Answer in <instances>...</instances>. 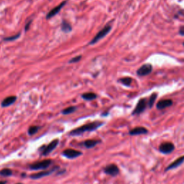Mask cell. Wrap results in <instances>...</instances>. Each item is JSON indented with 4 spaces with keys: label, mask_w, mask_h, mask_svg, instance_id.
Here are the masks:
<instances>
[{
    "label": "cell",
    "mask_w": 184,
    "mask_h": 184,
    "mask_svg": "<svg viewBox=\"0 0 184 184\" xmlns=\"http://www.w3.org/2000/svg\"><path fill=\"white\" fill-rule=\"evenodd\" d=\"M104 125V122H102L99 121H96L93 122L88 123L86 125H82L81 127L78 128H76V129L73 130L72 131L70 132V135H72V136H77V135H80L83 134L86 132H92L94 131L102 126Z\"/></svg>",
    "instance_id": "6da1fadb"
},
{
    "label": "cell",
    "mask_w": 184,
    "mask_h": 184,
    "mask_svg": "<svg viewBox=\"0 0 184 184\" xmlns=\"http://www.w3.org/2000/svg\"><path fill=\"white\" fill-rule=\"evenodd\" d=\"M53 164V160L50 159L43 160L35 162L34 163L30 164L29 165L30 169L33 170H45L46 168H49Z\"/></svg>",
    "instance_id": "7a4b0ae2"
},
{
    "label": "cell",
    "mask_w": 184,
    "mask_h": 184,
    "mask_svg": "<svg viewBox=\"0 0 184 184\" xmlns=\"http://www.w3.org/2000/svg\"><path fill=\"white\" fill-rule=\"evenodd\" d=\"M111 29H112V27L110 25H106L105 28H104L102 30L99 31V32L97 33L96 36H95L92 41L90 42V44L91 45H94L96 43H97L99 41H100L101 39H102L105 37L106 35L108 34L109 32H110Z\"/></svg>",
    "instance_id": "3957f363"
},
{
    "label": "cell",
    "mask_w": 184,
    "mask_h": 184,
    "mask_svg": "<svg viewBox=\"0 0 184 184\" xmlns=\"http://www.w3.org/2000/svg\"><path fill=\"white\" fill-rule=\"evenodd\" d=\"M58 143H59V140L58 139H54V140H53L52 142H50L48 145L44 146L43 148L44 149L43 152H42V156H47L48 155L51 153L53 150L57 148L58 145Z\"/></svg>",
    "instance_id": "277c9868"
},
{
    "label": "cell",
    "mask_w": 184,
    "mask_h": 184,
    "mask_svg": "<svg viewBox=\"0 0 184 184\" xmlns=\"http://www.w3.org/2000/svg\"><path fill=\"white\" fill-rule=\"evenodd\" d=\"M174 150H175V146L173 145V143H169V142H168V143H162L159 147L160 152L165 155L171 153Z\"/></svg>",
    "instance_id": "5b68a950"
},
{
    "label": "cell",
    "mask_w": 184,
    "mask_h": 184,
    "mask_svg": "<svg viewBox=\"0 0 184 184\" xmlns=\"http://www.w3.org/2000/svg\"><path fill=\"white\" fill-rule=\"evenodd\" d=\"M146 107H147V101L145 99H139V101L137 103L136 107L133 111L132 114H139L141 113H143L144 111L145 110Z\"/></svg>",
    "instance_id": "8992f818"
},
{
    "label": "cell",
    "mask_w": 184,
    "mask_h": 184,
    "mask_svg": "<svg viewBox=\"0 0 184 184\" xmlns=\"http://www.w3.org/2000/svg\"><path fill=\"white\" fill-rule=\"evenodd\" d=\"M104 171L106 174L112 176H116L119 174V169L117 167V165L115 164H109V165H106L104 169Z\"/></svg>",
    "instance_id": "52a82bcc"
},
{
    "label": "cell",
    "mask_w": 184,
    "mask_h": 184,
    "mask_svg": "<svg viewBox=\"0 0 184 184\" xmlns=\"http://www.w3.org/2000/svg\"><path fill=\"white\" fill-rule=\"evenodd\" d=\"M152 66L151 64H149V63L144 64V65L142 66L141 67L137 70V74L139 76H147L148 74H150V73L152 72Z\"/></svg>",
    "instance_id": "ba28073f"
},
{
    "label": "cell",
    "mask_w": 184,
    "mask_h": 184,
    "mask_svg": "<svg viewBox=\"0 0 184 184\" xmlns=\"http://www.w3.org/2000/svg\"><path fill=\"white\" fill-rule=\"evenodd\" d=\"M63 156L66 157L69 159H74L81 156L82 152L79 150H76L74 149H66L63 152Z\"/></svg>",
    "instance_id": "9c48e42d"
},
{
    "label": "cell",
    "mask_w": 184,
    "mask_h": 184,
    "mask_svg": "<svg viewBox=\"0 0 184 184\" xmlns=\"http://www.w3.org/2000/svg\"><path fill=\"white\" fill-rule=\"evenodd\" d=\"M183 162H184V156L179 157L178 158H177L176 160H174L173 163H170V165L165 168V171H168V170H173V169H175V168H178V166H180L181 164L183 163Z\"/></svg>",
    "instance_id": "30bf717a"
},
{
    "label": "cell",
    "mask_w": 184,
    "mask_h": 184,
    "mask_svg": "<svg viewBox=\"0 0 184 184\" xmlns=\"http://www.w3.org/2000/svg\"><path fill=\"white\" fill-rule=\"evenodd\" d=\"M57 168H53V169L50 170H44V171H41L40 173H35V174H32L30 176V178L32 179H39V178H43V177H45V176H47L48 175H50L52 174L53 172L55 171V170H56Z\"/></svg>",
    "instance_id": "8fae6325"
},
{
    "label": "cell",
    "mask_w": 184,
    "mask_h": 184,
    "mask_svg": "<svg viewBox=\"0 0 184 184\" xmlns=\"http://www.w3.org/2000/svg\"><path fill=\"white\" fill-rule=\"evenodd\" d=\"M66 4V1H64L63 2H61L59 5H58L57 6H55V7L53 8L51 11H50V12L48 13L47 16H46V18L50 19V18H52L53 17L55 16V15H56L58 13L61 11L62 7H63Z\"/></svg>",
    "instance_id": "7c38bea8"
},
{
    "label": "cell",
    "mask_w": 184,
    "mask_h": 184,
    "mask_svg": "<svg viewBox=\"0 0 184 184\" xmlns=\"http://www.w3.org/2000/svg\"><path fill=\"white\" fill-rule=\"evenodd\" d=\"M148 132V130L146 129L145 127H137L133 128L132 130H131L129 132V134L130 135H145Z\"/></svg>",
    "instance_id": "4fadbf2b"
},
{
    "label": "cell",
    "mask_w": 184,
    "mask_h": 184,
    "mask_svg": "<svg viewBox=\"0 0 184 184\" xmlns=\"http://www.w3.org/2000/svg\"><path fill=\"white\" fill-rule=\"evenodd\" d=\"M173 105V101L170 99H165V100L160 101L157 104V108L158 109H164L169 107Z\"/></svg>",
    "instance_id": "5bb4252c"
},
{
    "label": "cell",
    "mask_w": 184,
    "mask_h": 184,
    "mask_svg": "<svg viewBox=\"0 0 184 184\" xmlns=\"http://www.w3.org/2000/svg\"><path fill=\"white\" fill-rule=\"evenodd\" d=\"M100 143L101 140H99V139H87V140L83 142V145L86 148L90 149V148H93L95 147V146L97 145Z\"/></svg>",
    "instance_id": "9a60e30c"
},
{
    "label": "cell",
    "mask_w": 184,
    "mask_h": 184,
    "mask_svg": "<svg viewBox=\"0 0 184 184\" xmlns=\"http://www.w3.org/2000/svg\"><path fill=\"white\" fill-rule=\"evenodd\" d=\"M16 99H17V97L15 96H8L2 101L1 105L2 107H6V106H9L12 105V104H14L15 102V101H16Z\"/></svg>",
    "instance_id": "2e32d148"
},
{
    "label": "cell",
    "mask_w": 184,
    "mask_h": 184,
    "mask_svg": "<svg viewBox=\"0 0 184 184\" xmlns=\"http://www.w3.org/2000/svg\"><path fill=\"white\" fill-rule=\"evenodd\" d=\"M81 96L83 99H85V100H87V101H92L93 99H95L97 97L96 94L92 92L85 93V94H82Z\"/></svg>",
    "instance_id": "e0dca14e"
},
{
    "label": "cell",
    "mask_w": 184,
    "mask_h": 184,
    "mask_svg": "<svg viewBox=\"0 0 184 184\" xmlns=\"http://www.w3.org/2000/svg\"><path fill=\"white\" fill-rule=\"evenodd\" d=\"M61 29L63 32H68L70 31H71L72 28L71 26L70 25L69 23H68L66 21H63L61 24Z\"/></svg>",
    "instance_id": "ac0fdd59"
},
{
    "label": "cell",
    "mask_w": 184,
    "mask_h": 184,
    "mask_svg": "<svg viewBox=\"0 0 184 184\" xmlns=\"http://www.w3.org/2000/svg\"><path fill=\"white\" fill-rule=\"evenodd\" d=\"M76 109H77V108L76 107V106H69V107L64 109L62 111V114H65V115L70 114H71V113L74 112Z\"/></svg>",
    "instance_id": "d6986e66"
},
{
    "label": "cell",
    "mask_w": 184,
    "mask_h": 184,
    "mask_svg": "<svg viewBox=\"0 0 184 184\" xmlns=\"http://www.w3.org/2000/svg\"><path fill=\"white\" fill-rule=\"evenodd\" d=\"M12 170L9 169V168H4V169H2L0 170V176L8 177V176H12Z\"/></svg>",
    "instance_id": "ffe728a7"
},
{
    "label": "cell",
    "mask_w": 184,
    "mask_h": 184,
    "mask_svg": "<svg viewBox=\"0 0 184 184\" xmlns=\"http://www.w3.org/2000/svg\"><path fill=\"white\" fill-rule=\"evenodd\" d=\"M119 81H120L122 84H124V85H125L127 86H130L132 81V79L131 78H130V77H125V78L121 79L120 80H119Z\"/></svg>",
    "instance_id": "44dd1931"
},
{
    "label": "cell",
    "mask_w": 184,
    "mask_h": 184,
    "mask_svg": "<svg viewBox=\"0 0 184 184\" xmlns=\"http://www.w3.org/2000/svg\"><path fill=\"white\" fill-rule=\"evenodd\" d=\"M40 129L39 127L37 126H31L30 128L28 129V134L30 135H33L36 134Z\"/></svg>",
    "instance_id": "7402d4cb"
},
{
    "label": "cell",
    "mask_w": 184,
    "mask_h": 184,
    "mask_svg": "<svg viewBox=\"0 0 184 184\" xmlns=\"http://www.w3.org/2000/svg\"><path fill=\"white\" fill-rule=\"evenodd\" d=\"M156 98H157V94H156V93H154V94H152L151 96H150L149 99V103H148V105H149L150 108L152 107V106H153Z\"/></svg>",
    "instance_id": "603a6c76"
},
{
    "label": "cell",
    "mask_w": 184,
    "mask_h": 184,
    "mask_svg": "<svg viewBox=\"0 0 184 184\" xmlns=\"http://www.w3.org/2000/svg\"><path fill=\"white\" fill-rule=\"evenodd\" d=\"M19 36H20V33H18V34H17L15 35H12V36L6 37L4 40L5 41H15V40H17V38H19Z\"/></svg>",
    "instance_id": "cb8c5ba5"
},
{
    "label": "cell",
    "mask_w": 184,
    "mask_h": 184,
    "mask_svg": "<svg viewBox=\"0 0 184 184\" xmlns=\"http://www.w3.org/2000/svg\"><path fill=\"white\" fill-rule=\"evenodd\" d=\"M81 55H79V56H76L71 60V61H69V63H76V62H79L80 60H81Z\"/></svg>",
    "instance_id": "d4e9b609"
},
{
    "label": "cell",
    "mask_w": 184,
    "mask_h": 184,
    "mask_svg": "<svg viewBox=\"0 0 184 184\" xmlns=\"http://www.w3.org/2000/svg\"><path fill=\"white\" fill-rule=\"evenodd\" d=\"M179 33L181 35H184V26H181L179 29Z\"/></svg>",
    "instance_id": "484cf974"
},
{
    "label": "cell",
    "mask_w": 184,
    "mask_h": 184,
    "mask_svg": "<svg viewBox=\"0 0 184 184\" xmlns=\"http://www.w3.org/2000/svg\"><path fill=\"white\" fill-rule=\"evenodd\" d=\"M31 23H32V21L28 22V24H27V25H25V30H26V31H27V30H28V29H29V28H30V25Z\"/></svg>",
    "instance_id": "4316f807"
},
{
    "label": "cell",
    "mask_w": 184,
    "mask_h": 184,
    "mask_svg": "<svg viewBox=\"0 0 184 184\" xmlns=\"http://www.w3.org/2000/svg\"><path fill=\"white\" fill-rule=\"evenodd\" d=\"M6 181H0V184H6Z\"/></svg>",
    "instance_id": "83f0119b"
},
{
    "label": "cell",
    "mask_w": 184,
    "mask_h": 184,
    "mask_svg": "<svg viewBox=\"0 0 184 184\" xmlns=\"http://www.w3.org/2000/svg\"><path fill=\"white\" fill-rule=\"evenodd\" d=\"M17 184H22V183H17Z\"/></svg>",
    "instance_id": "f1b7e54d"
},
{
    "label": "cell",
    "mask_w": 184,
    "mask_h": 184,
    "mask_svg": "<svg viewBox=\"0 0 184 184\" xmlns=\"http://www.w3.org/2000/svg\"><path fill=\"white\" fill-rule=\"evenodd\" d=\"M183 45H184V42H183Z\"/></svg>",
    "instance_id": "f546056e"
}]
</instances>
